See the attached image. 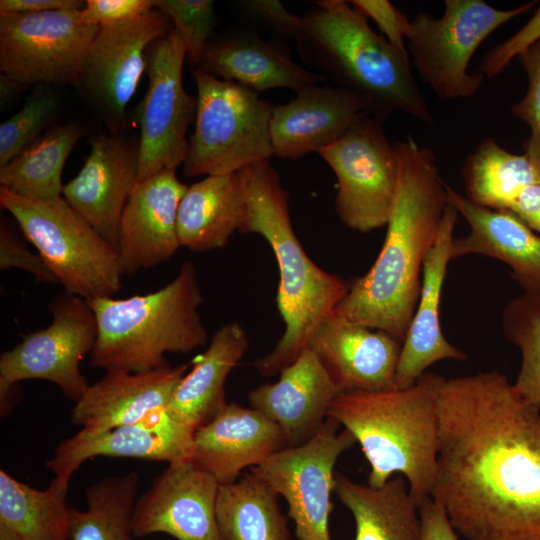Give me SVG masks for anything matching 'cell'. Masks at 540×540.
Returning <instances> with one entry per match:
<instances>
[{"label": "cell", "mask_w": 540, "mask_h": 540, "mask_svg": "<svg viewBox=\"0 0 540 540\" xmlns=\"http://www.w3.org/2000/svg\"><path fill=\"white\" fill-rule=\"evenodd\" d=\"M431 498L468 540H540V409L498 371L446 379Z\"/></svg>", "instance_id": "6da1fadb"}, {"label": "cell", "mask_w": 540, "mask_h": 540, "mask_svg": "<svg viewBox=\"0 0 540 540\" xmlns=\"http://www.w3.org/2000/svg\"><path fill=\"white\" fill-rule=\"evenodd\" d=\"M394 145L399 180L382 248L334 312L403 342L420 296L423 262L437 239L448 201L433 151L410 136Z\"/></svg>", "instance_id": "7a4b0ae2"}, {"label": "cell", "mask_w": 540, "mask_h": 540, "mask_svg": "<svg viewBox=\"0 0 540 540\" xmlns=\"http://www.w3.org/2000/svg\"><path fill=\"white\" fill-rule=\"evenodd\" d=\"M240 174L247 206L239 231L261 235L279 269L276 304L284 332L274 349L254 362L261 375L274 376L306 348L315 328L336 309L349 284L306 254L292 226L288 193L270 161L249 165Z\"/></svg>", "instance_id": "3957f363"}, {"label": "cell", "mask_w": 540, "mask_h": 540, "mask_svg": "<svg viewBox=\"0 0 540 540\" xmlns=\"http://www.w3.org/2000/svg\"><path fill=\"white\" fill-rule=\"evenodd\" d=\"M296 40L302 61L335 86L351 90L373 117L408 114L426 126L432 112L412 73L409 55L376 34L361 13L345 0H320L303 16Z\"/></svg>", "instance_id": "277c9868"}, {"label": "cell", "mask_w": 540, "mask_h": 540, "mask_svg": "<svg viewBox=\"0 0 540 540\" xmlns=\"http://www.w3.org/2000/svg\"><path fill=\"white\" fill-rule=\"evenodd\" d=\"M445 378L425 372L412 386L340 392L328 416L349 431L370 465L368 485L401 474L419 506L431 497L439 453L438 398Z\"/></svg>", "instance_id": "5b68a950"}, {"label": "cell", "mask_w": 540, "mask_h": 540, "mask_svg": "<svg viewBox=\"0 0 540 540\" xmlns=\"http://www.w3.org/2000/svg\"><path fill=\"white\" fill-rule=\"evenodd\" d=\"M202 301L191 261H185L176 277L154 292L89 301L98 327L90 353L92 366L150 371L168 365L167 353H188L206 345L208 332L198 312Z\"/></svg>", "instance_id": "8992f818"}, {"label": "cell", "mask_w": 540, "mask_h": 540, "mask_svg": "<svg viewBox=\"0 0 540 540\" xmlns=\"http://www.w3.org/2000/svg\"><path fill=\"white\" fill-rule=\"evenodd\" d=\"M0 206L13 216L65 292L91 301L121 289L118 250L62 196L28 199L0 187Z\"/></svg>", "instance_id": "52a82bcc"}, {"label": "cell", "mask_w": 540, "mask_h": 540, "mask_svg": "<svg viewBox=\"0 0 540 540\" xmlns=\"http://www.w3.org/2000/svg\"><path fill=\"white\" fill-rule=\"evenodd\" d=\"M195 129L183 171L187 177L238 172L274 156L270 121L274 106L259 93L197 68Z\"/></svg>", "instance_id": "ba28073f"}, {"label": "cell", "mask_w": 540, "mask_h": 540, "mask_svg": "<svg viewBox=\"0 0 540 540\" xmlns=\"http://www.w3.org/2000/svg\"><path fill=\"white\" fill-rule=\"evenodd\" d=\"M534 3L502 10L483 0H446L439 18L418 13L411 20L406 45L420 78L441 100L474 96L484 77L468 71L475 51L492 32L528 12Z\"/></svg>", "instance_id": "9c48e42d"}, {"label": "cell", "mask_w": 540, "mask_h": 540, "mask_svg": "<svg viewBox=\"0 0 540 540\" xmlns=\"http://www.w3.org/2000/svg\"><path fill=\"white\" fill-rule=\"evenodd\" d=\"M51 323L25 335L0 356L1 413L14 387L28 379L56 384L64 396L77 402L89 387L80 363L94 349L98 327L90 302L64 291L48 306Z\"/></svg>", "instance_id": "30bf717a"}, {"label": "cell", "mask_w": 540, "mask_h": 540, "mask_svg": "<svg viewBox=\"0 0 540 540\" xmlns=\"http://www.w3.org/2000/svg\"><path fill=\"white\" fill-rule=\"evenodd\" d=\"M382 121L363 114L335 143L317 153L337 178L336 212L352 230L387 225L399 180V157Z\"/></svg>", "instance_id": "8fae6325"}, {"label": "cell", "mask_w": 540, "mask_h": 540, "mask_svg": "<svg viewBox=\"0 0 540 540\" xmlns=\"http://www.w3.org/2000/svg\"><path fill=\"white\" fill-rule=\"evenodd\" d=\"M173 28L170 18L156 7L99 27L74 87L109 133L127 132L126 108L147 68L148 50Z\"/></svg>", "instance_id": "7c38bea8"}, {"label": "cell", "mask_w": 540, "mask_h": 540, "mask_svg": "<svg viewBox=\"0 0 540 540\" xmlns=\"http://www.w3.org/2000/svg\"><path fill=\"white\" fill-rule=\"evenodd\" d=\"M81 10L0 14V70L25 86L75 85L99 26Z\"/></svg>", "instance_id": "4fadbf2b"}, {"label": "cell", "mask_w": 540, "mask_h": 540, "mask_svg": "<svg viewBox=\"0 0 540 540\" xmlns=\"http://www.w3.org/2000/svg\"><path fill=\"white\" fill-rule=\"evenodd\" d=\"M331 417L318 433L297 447H286L250 471L288 504L298 540H331L329 515L335 464L351 448L353 435Z\"/></svg>", "instance_id": "5bb4252c"}, {"label": "cell", "mask_w": 540, "mask_h": 540, "mask_svg": "<svg viewBox=\"0 0 540 540\" xmlns=\"http://www.w3.org/2000/svg\"><path fill=\"white\" fill-rule=\"evenodd\" d=\"M185 57L184 42L174 28L148 50V86L137 108L140 137L136 186L162 170H176L186 159V133L196 117L197 99L183 86Z\"/></svg>", "instance_id": "9a60e30c"}, {"label": "cell", "mask_w": 540, "mask_h": 540, "mask_svg": "<svg viewBox=\"0 0 540 540\" xmlns=\"http://www.w3.org/2000/svg\"><path fill=\"white\" fill-rule=\"evenodd\" d=\"M219 488L218 481L192 459L168 464L135 503L133 535L223 540L216 514Z\"/></svg>", "instance_id": "2e32d148"}, {"label": "cell", "mask_w": 540, "mask_h": 540, "mask_svg": "<svg viewBox=\"0 0 540 540\" xmlns=\"http://www.w3.org/2000/svg\"><path fill=\"white\" fill-rule=\"evenodd\" d=\"M79 173L62 197L118 250L119 223L136 186L139 140L123 133H97Z\"/></svg>", "instance_id": "e0dca14e"}, {"label": "cell", "mask_w": 540, "mask_h": 540, "mask_svg": "<svg viewBox=\"0 0 540 540\" xmlns=\"http://www.w3.org/2000/svg\"><path fill=\"white\" fill-rule=\"evenodd\" d=\"M402 343L333 311L315 328L306 348L316 354L340 392L387 391L397 389Z\"/></svg>", "instance_id": "ac0fdd59"}, {"label": "cell", "mask_w": 540, "mask_h": 540, "mask_svg": "<svg viewBox=\"0 0 540 540\" xmlns=\"http://www.w3.org/2000/svg\"><path fill=\"white\" fill-rule=\"evenodd\" d=\"M194 431L173 420L164 410L101 432L81 429L57 446L46 467L58 480L70 483L87 460L98 456L164 461L192 459Z\"/></svg>", "instance_id": "d6986e66"}, {"label": "cell", "mask_w": 540, "mask_h": 540, "mask_svg": "<svg viewBox=\"0 0 540 540\" xmlns=\"http://www.w3.org/2000/svg\"><path fill=\"white\" fill-rule=\"evenodd\" d=\"M188 187L174 169H166L133 189L119 223L118 253L124 274L166 262L181 247L177 217Z\"/></svg>", "instance_id": "ffe728a7"}, {"label": "cell", "mask_w": 540, "mask_h": 540, "mask_svg": "<svg viewBox=\"0 0 540 540\" xmlns=\"http://www.w3.org/2000/svg\"><path fill=\"white\" fill-rule=\"evenodd\" d=\"M286 104L275 105L270 121L274 156L295 160L318 152L337 140L363 114L365 101L355 92L327 84L296 91Z\"/></svg>", "instance_id": "44dd1931"}, {"label": "cell", "mask_w": 540, "mask_h": 540, "mask_svg": "<svg viewBox=\"0 0 540 540\" xmlns=\"http://www.w3.org/2000/svg\"><path fill=\"white\" fill-rule=\"evenodd\" d=\"M458 212L446 206L434 245L425 256L421 290L398 360L397 389L412 386L434 363L452 359L465 360L466 354L444 336L440 322V302L447 267L452 260L451 244Z\"/></svg>", "instance_id": "7402d4cb"}, {"label": "cell", "mask_w": 540, "mask_h": 540, "mask_svg": "<svg viewBox=\"0 0 540 540\" xmlns=\"http://www.w3.org/2000/svg\"><path fill=\"white\" fill-rule=\"evenodd\" d=\"M339 393L316 354L305 348L276 382L252 389L249 403L280 426L287 447H297L318 433Z\"/></svg>", "instance_id": "603a6c76"}, {"label": "cell", "mask_w": 540, "mask_h": 540, "mask_svg": "<svg viewBox=\"0 0 540 540\" xmlns=\"http://www.w3.org/2000/svg\"><path fill=\"white\" fill-rule=\"evenodd\" d=\"M286 447L277 423L252 407L228 403L195 430L192 460L224 485Z\"/></svg>", "instance_id": "cb8c5ba5"}, {"label": "cell", "mask_w": 540, "mask_h": 540, "mask_svg": "<svg viewBox=\"0 0 540 540\" xmlns=\"http://www.w3.org/2000/svg\"><path fill=\"white\" fill-rule=\"evenodd\" d=\"M188 364L144 372L107 370L89 385L72 410V422L88 432H101L135 423L167 408Z\"/></svg>", "instance_id": "d4e9b609"}, {"label": "cell", "mask_w": 540, "mask_h": 540, "mask_svg": "<svg viewBox=\"0 0 540 540\" xmlns=\"http://www.w3.org/2000/svg\"><path fill=\"white\" fill-rule=\"evenodd\" d=\"M446 191L448 203L470 228L454 237L452 260L475 254L497 259L510 268L525 293L540 295V235L509 211L479 206L449 184Z\"/></svg>", "instance_id": "484cf974"}, {"label": "cell", "mask_w": 540, "mask_h": 540, "mask_svg": "<svg viewBox=\"0 0 540 540\" xmlns=\"http://www.w3.org/2000/svg\"><path fill=\"white\" fill-rule=\"evenodd\" d=\"M197 69L259 94L272 88L298 91L327 80L296 63L280 40H266L245 27L211 38Z\"/></svg>", "instance_id": "4316f807"}, {"label": "cell", "mask_w": 540, "mask_h": 540, "mask_svg": "<svg viewBox=\"0 0 540 540\" xmlns=\"http://www.w3.org/2000/svg\"><path fill=\"white\" fill-rule=\"evenodd\" d=\"M248 345L247 334L238 322L218 328L206 350L194 357L192 369L176 386L166 408L167 414L194 432L212 420L228 404L226 379Z\"/></svg>", "instance_id": "83f0119b"}, {"label": "cell", "mask_w": 540, "mask_h": 540, "mask_svg": "<svg viewBox=\"0 0 540 540\" xmlns=\"http://www.w3.org/2000/svg\"><path fill=\"white\" fill-rule=\"evenodd\" d=\"M246 206L240 171L206 176L193 183L178 209L180 246L195 252L225 247L232 234L239 231Z\"/></svg>", "instance_id": "f1b7e54d"}, {"label": "cell", "mask_w": 540, "mask_h": 540, "mask_svg": "<svg viewBox=\"0 0 540 540\" xmlns=\"http://www.w3.org/2000/svg\"><path fill=\"white\" fill-rule=\"evenodd\" d=\"M334 492L353 515L355 540H421L418 505L403 476L374 488L335 472Z\"/></svg>", "instance_id": "f546056e"}, {"label": "cell", "mask_w": 540, "mask_h": 540, "mask_svg": "<svg viewBox=\"0 0 540 540\" xmlns=\"http://www.w3.org/2000/svg\"><path fill=\"white\" fill-rule=\"evenodd\" d=\"M69 483L53 478L44 490L0 470V524L21 540H69Z\"/></svg>", "instance_id": "4dcf8cb0"}, {"label": "cell", "mask_w": 540, "mask_h": 540, "mask_svg": "<svg viewBox=\"0 0 540 540\" xmlns=\"http://www.w3.org/2000/svg\"><path fill=\"white\" fill-rule=\"evenodd\" d=\"M216 514L223 540H290L278 495L251 471L220 485Z\"/></svg>", "instance_id": "1f68e13d"}, {"label": "cell", "mask_w": 540, "mask_h": 540, "mask_svg": "<svg viewBox=\"0 0 540 540\" xmlns=\"http://www.w3.org/2000/svg\"><path fill=\"white\" fill-rule=\"evenodd\" d=\"M76 123L57 125L0 167V184L19 196L46 200L62 196V171L83 135Z\"/></svg>", "instance_id": "d6a6232c"}, {"label": "cell", "mask_w": 540, "mask_h": 540, "mask_svg": "<svg viewBox=\"0 0 540 540\" xmlns=\"http://www.w3.org/2000/svg\"><path fill=\"white\" fill-rule=\"evenodd\" d=\"M465 196L493 210L508 211L527 186L540 184V170L525 155L513 154L492 137L484 138L462 167Z\"/></svg>", "instance_id": "836d02e7"}, {"label": "cell", "mask_w": 540, "mask_h": 540, "mask_svg": "<svg viewBox=\"0 0 540 540\" xmlns=\"http://www.w3.org/2000/svg\"><path fill=\"white\" fill-rule=\"evenodd\" d=\"M138 482V474L132 471L89 486L87 509L70 507L69 540H136L132 517Z\"/></svg>", "instance_id": "e575fe53"}, {"label": "cell", "mask_w": 540, "mask_h": 540, "mask_svg": "<svg viewBox=\"0 0 540 540\" xmlns=\"http://www.w3.org/2000/svg\"><path fill=\"white\" fill-rule=\"evenodd\" d=\"M505 338L521 353V365L513 383L518 394L540 409V295L523 293L503 308Z\"/></svg>", "instance_id": "d590c367"}, {"label": "cell", "mask_w": 540, "mask_h": 540, "mask_svg": "<svg viewBox=\"0 0 540 540\" xmlns=\"http://www.w3.org/2000/svg\"><path fill=\"white\" fill-rule=\"evenodd\" d=\"M38 88L17 113L0 125V167L38 139L57 114V97L46 86Z\"/></svg>", "instance_id": "8d00e7d4"}, {"label": "cell", "mask_w": 540, "mask_h": 540, "mask_svg": "<svg viewBox=\"0 0 540 540\" xmlns=\"http://www.w3.org/2000/svg\"><path fill=\"white\" fill-rule=\"evenodd\" d=\"M156 8L172 21L182 38L191 65L198 66L212 38L216 23L212 0H156Z\"/></svg>", "instance_id": "74e56055"}, {"label": "cell", "mask_w": 540, "mask_h": 540, "mask_svg": "<svg viewBox=\"0 0 540 540\" xmlns=\"http://www.w3.org/2000/svg\"><path fill=\"white\" fill-rule=\"evenodd\" d=\"M517 58L526 71L528 87L522 99L511 108V112L528 125L530 135L525 143L524 154L540 170V40Z\"/></svg>", "instance_id": "f35d334b"}, {"label": "cell", "mask_w": 540, "mask_h": 540, "mask_svg": "<svg viewBox=\"0 0 540 540\" xmlns=\"http://www.w3.org/2000/svg\"><path fill=\"white\" fill-rule=\"evenodd\" d=\"M235 11L245 28L268 32L278 40H297L303 18L290 13L279 0H240Z\"/></svg>", "instance_id": "ab89813d"}, {"label": "cell", "mask_w": 540, "mask_h": 540, "mask_svg": "<svg viewBox=\"0 0 540 540\" xmlns=\"http://www.w3.org/2000/svg\"><path fill=\"white\" fill-rule=\"evenodd\" d=\"M355 10L365 18L372 19L379 27L384 38L399 52L409 55L406 39L411 27V20L388 0H351Z\"/></svg>", "instance_id": "60d3db41"}, {"label": "cell", "mask_w": 540, "mask_h": 540, "mask_svg": "<svg viewBox=\"0 0 540 540\" xmlns=\"http://www.w3.org/2000/svg\"><path fill=\"white\" fill-rule=\"evenodd\" d=\"M539 40L540 7L521 29L486 53L479 66L480 73L488 78L496 77L514 58Z\"/></svg>", "instance_id": "b9f144b4"}, {"label": "cell", "mask_w": 540, "mask_h": 540, "mask_svg": "<svg viewBox=\"0 0 540 540\" xmlns=\"http://www.w3.org/2000/svg\"><path fill=\"white\" fill-rule=\"evenodd\" d=\"M0 268H19L45 283H58L39 254L32 253L2 220L0 224Z\"/></svg>", "instance_id": "7bdbcfd3"}, {"label": "cell", "mask_w": 540, "mask_h": 540, "mask_svg": "<svg viewBox=\"0 0 540 540\" xmlns=\"http://www.w3.org/2000/svg\"><path fill=\"white\" fill-rule=\"evenodd\" d=\"M156 7V0H87L80 11L85 24L104 26L127 21Z\"/></svg>", "instance_id": "ee69618b"}, {"label": "cell", "mask_w": 540, "mask_h": 540, "mask_svg": "<svg viewBox=\"0 0 540 540\" xmlns=\"http://www.w3.org/2000/svg\"><path fill=\"white\" fill-rule=\"evenodd\" d=\"M421 540H459L443 508L431 497L419 506Z\"/></svg>", "instance_id": "f6af8a7d"}, {"label": "cell", "mask_w": 540, "mask_h": 540, "mask_svg": "<svg viewBox=\"0 0 540 540\" xmlns=\"http://www.w3.org/2000/svg\"><path fill=\"white\" fill-rule=\"evenodd\" d=\"M508 211L540 235V184L525 187Z\"/></svg>", "instance_id": "bcb514c9"}, {"label": "cell", "mask_w": 540, "mask_h": 540, "mask_svg": "<svg viewBox=\"0 0 540 540\" xmlns=\"http://www.w3.org/2000/svg\"><path fill=\"white\" fill-rule=\"evenodd\" d=\"M85 2L78 0H1L0 14H35L56 10H82Z\"/></svg>", "instance_id": "7dc6e473"}, {"label": "cell", "mask_w": 540, "mask_h": 540, "mask_svg": "<svg viewBox=\"0 0 540 540\" xmlns=\"http://www.w3.org/2000/svg\"><path fill=\"white\" fill-rule=\"evenodd\" d=\"M27 86L6 74L0 75V103L1 107L12 102L24 91Z\"/></svg>", "instance_id": "c3c4849f"}, {"label": "cell", "mask_w": 540, "mask_h": 540, "mask_svg": "<svg viewBox=\"0 0 540 540\" xmlns=\"http://www.w3.org/2000/svg\"><path fill=\"white\" fill-rule=\"evenodd\" d=\"M0 540H21L8 528L0 524Z\"/></svg>", "instance_id": "681fc988"}]
</instances>
